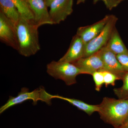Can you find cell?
<instances>
[{
	"label": "cell",
	"mask_w": 128,
	"mask_h": 128,
	"mask_svg": "<svg viewBox=\"0 0 128 128\" xmlns=\"http://www.w3.org/2000/svg\"><path fill=\"white\" fill-rule=\"evenodd\" d=\"M86 0H77L76 4L77 5L80 4L82 3H84L86 2Z\"/></svg>",
	"instance_id": "603a6c76"
},
{
	"label": "cell",
	"mask_w": 128,
	"mask_h": 128,
	"mask_svg": "<svg viewBox=\"0 0 128 128\" xmlns=\"http://www.w3.org/2000/svg\"><path fill=\"white\" fill-rule=\"evenodd\" d=\"M106 46L116 55L128 53V50L116 27L113 30Z\"/></svg>",
	"instance_id": "4fadbf2b"
},
{
	"label": "cell",
	"mask_w": 128,
	"mask_h": 128,
	"mask_svg": "<svg viewBox=\"0 0 128 128\" xmlns=\"http://www.w3.org/2000/svg\"><path fill=\"white\" fill-rule=\"evenodd\" d=\"M86 44L76 34L73 37L67 52L59 61L73 63L83 58Z\"/></svg>",
	"instance_id": "7c38bea8"
},
{
	"label": "cell",
	"mask_w": 128,
	"mask_h": 128,
	"mask_svg": "<svg viewBox=\"0 0 128 128\" xmlns=\"http://www.w3.org/2000/svg\"><path fill=\"white\" fill-rule=\"evenodd\" d=\"M52 98H59L66 101L77 108L79 110L84 112L89 116H90L95 112H98L99 109L98 105H91L78 99L65 97L58 95H52Z\"/></svg>",
	"instance_id": "9a60e30c"
},
{
	"label": "cell",
	"mask_w": 128,
	"mask_h": 128,
	"mask_svg": "<svg viewBox=\"0 0 128 128\" xmlns=\"http://www.w3.org/2000/svg\"><path fill=\"white\" fill-rule=\"evenodd\" d=\"M80 70L83 74L92 75L103 68L102 49L86 57H83L72 63Z\"/></svg>",
	"instance_id": "9c48e42d"
},
{
	"label": "cell",
	"mask_w": 128,
	"mask_h": 128,
	"mask_svg": "<svg viewBox=\"0 0 128 128\" xmlns=\"http://www.w3.org/2000/svg\"><path fill=\"white\" fill-rule=\"evenodd\" d=\"M100 1H102L104 2L107 9L112 10L118 6L122 0H93V3L96 4Z\"/></svg>",
	"instance_id": "ffe728a7"
},
{
	"label": "cell",
	"mask_w": 128,
	"mask_h": 128,
	"mask_svg": "<svg viewBox=\"0 0 128 128\" xmlns=\"http://www.w3.org/2000/svg\"><path fill=\"white\" fill-rule=\"evenodd\" d=\"M122 80L123 84L121 87L115 88L113 91L114 94L119 99H128V72H126Z\"/></svg>",
	"instance_id": "e0dca14e"
},
{
	"label": "cell",
	"mask_w": 128,
	"mask_h": 128,
	"mask_svg": "<svg viewBox=\"0 0 128 128\" xmlns=\"http://www.w3.org/2000/svg\"><path fill=\"white\" fill-rule=\"evenodd\" d=\"M11 0L16 6L22 17L29 20L33 21V16L27 0Z\"/></svg>",
	"instance_id": "2e32d148"
},
{
	"label": "cell",
	"mask_w": 128,
	"mask_h": 128,
	"mask_svg": "<svg viewBox=\"0 0 128 128\" xmlns=\"http://www.w3.org/2000/svg\"><path fill=\"white\" fill-rule=\"evenodd\" d=\"M92 76L95 82V89L96 91L99 92L100 90L102 85L104 84L103 73L102 71H97L93 73Z\"/></svg>",
	"instance_id": "ac0fdd59"
},
{
	"label": "cell",
	"mask_w": 128,
	"mask_h": 128,
	"mask_svg": "<svg viewBox=\"0 0 128 128\" xmlns=\"http://www.w3.org/2000/svg\"><path fill=\"white\" fill-rule=\"evenodd\" d=\"M55 0H44L45 3L48 7H50L51 3Z\"/></svg>",
	"instance_id": "7402d4cb"
},
{
	"label": "cell",
	"mask_w": 128,
	"mask_h": 128,
	"mask_svg": "<svg viewBox=\"0 0 128 128\" xmlns=\"http://www.w3.org/2000/svg\"><path fill=\"white\" fill-rule=\"evenodd\" d=\"M123 0H122V1H123Z\"/></svg>",
	"instance_id": "484cf974"
},
{
	"label": "cell",
	"mask_w": 128,
	"mask_h": 128,
	"mask_svg": "<svg viewBox=\"0 0 128 128\" xmlns=\"http://www.w3.org/2000/svg\"><path fill=\"white\" fill-rule=\"evenodd\" d=\"M0 12L16 26L20 15L11 0H0Z\"/></svg>",
	"instance_id": "5bb4252c"
},
{
	"label": "cell",
	"mask_w": 128,
	"mask_h": 128,
	"mask_svg": "<svg viewBox=\"0 0 128 128\" xmlns=\"http://www.w3.org/2000/svg\"><path fill=\"white\" fill-rule=\"evenodd\" d=\"M110 16V15H106L100 21L92 25L78 28L76 34L86 44L100 33L107 23Z\"/></svg>",
	"instance_id": "8fae6325"
},
{
	"label": "cell",
	"mask_w": 128,
	"mask_h": 128,
	"mask_svg": "<svg viewBox=\"0 0 128 128\" xmlns=\"http://www.w3.org/2000/svg\"><path fill=\"white\" fill-rule=\"evenodd\" d=\"M123 126H125V127H127V128H128V116L127 119H126V121H125V122H124V123L123 125Z\"/></svg>",
	"instance_id": "cb8c5ba5"
},
{
	"label": "cell",
	"mask_w": 128,
	"mask_h": 128,
	"mask_svg": "<svg viewBox=\"0 0 128 128\" xmlns=\"http://www.w3.org/2000/svg\"><path fill=\"white\" fill-rule=\"evenodd\" d=\"M98 106L101 119L114 128L123 125L128 116V99L105 97Z\"/></svg>",
	"instance_id": "7a4b0ae2"
},
{
	"label": "cell",
	"mask_w": 128,
	"mask_h": 128,
	"mask_svg": "<svg viewBox=\"0 0 128 128\" xmlns=\"http://www.w3.org/2000/svg\"><path fill=\"white\" fill-rule=\"evenodd\" d=\"M127 128V127H125V126H123V125H122V126H120V127H118V128Z\"/></svg>",
	"instance_id": "d4e9b609"
},
{
	"label": "cell",
	"mask_w": 128,
	"mask_h": 128,
	"mask_svg": "<svg viewBox=\"0 0 128 128\" xmlns=\"http://www.w3.org/2000/svg\"><path fill=\"white\" fill-rule=\"evenodd\" d=\"M0 40L7 46L18 50L16 26L0 12Z\"/></svg>",
	"instance_id": "8992f818"
},
{
	"label": "cell",
	"mask_w": 128,
	"mask_h": 128,
	"mask_svg": "<svg viewBox=\"0 0 128 128\" xmlns=\"http://www.w3.org/2000/svg\"><path fill=\"white\" fill-rule=\"evenodd\" d=\"M103 68L99 71H106L116 75L122 80L126 72L117 58L116 55L105 46L102 49Z\"/></svg>",
	"instance_id": "30bf717a"
},
{
	"label": "cell",
	"mask_w": 128,
	"mask_h": 128,
	"mask_svg": "<svg viewBox=\"0 0 128 128\" xmlns=\"http://www.w3.org/2000/svg\"><path fill=\"white\" fill-rule=\"evenodd\" d=\"M47 72L56 80L64 81L68 86L76 83V77L83 74L77 66L68 62L53 60L48 64L46 67Z\"/></svg>",
	"instance_id": "277c9868"
},
{
	"label": "cell",
	"mask_w": 128,
	"mask_h": 128,
	"mask_svg": "<svg viewBox=\"0 0 128 128\" xmlns=\"http://www.w3.org/2000/svg\"><path fill=\"white\" fill-rule=\"evenodd\" d=\"M74 0H55L50 6L49 13L53 24L64 21L73 12Z\"/></svg>",
	"instance_id": "52a82bcc"
},
{
	"label": "cell",
	"mask_w": 128,
	"mask_h": 128,
	"mask_svg": "<svg viewBox=\"0 0 128 128\" xmlns=\"http://www.w3.org/2000/svg\"><path fill=\"white\" fill-rule=\"evenodd\" d=\"M33 16V22L38 27L46 24L53 25L44 0H27Z\"/></svg>",
	"instance_id": "ba28073f"
},
{
	"label": "cell",
	"mask_w": 128,
	"mask_h": 128,
	"mask_svg": "<svg viewBox=\"0 0 128 128\" xmlns=\"http://www.w3.org/2000/svg\"><path fill=\"white\" fill-rule=\"evenodd\" d=\"M117 58L124 71L128 72V53L116 55Z\"/></svg>",
	"instance_id": "44dd1931"
},
{
	"label": "cell",
	"mask_w": 128,
	"mask_h": 128,
	"mask_svg": "<svg viewBox=\"0 0 128 128\" xmlns=\"http://www.w3.org/2000/svg\"><path fill=\"white\" fill-rule=\"evenodd\" d=\"M52 99V95L47 92L42 86H40L32 92L29 91L27 88H23L21 89V91L18 92L17 96H9L7 102L0 108V114H2L12 106L22 103L28 100H32L34 105H36L38 101L39 100L44 102L48 105H50Z\"/></svg>",
	"instance_id": "3957f363"
},
{
	"label": "cell",
	"mask_w": 128,
	"mask_h": 128,
	"mask_svg": "<svg viewBox=\"0 0 128 128\" xmlns=\"http://www.w3.org/2000/svg\"><path fill=\"white\" fill-rule=\"evenodd\" d=\"M104 77V84L106 87H107L109 85L114 86L115 82L117 80H120L117 76L111 72L102 70Z\"/></svg>",
	"instance_id": "d6986e66"
},
{
	"label": "cell",
	"mask_w": 128,
	"mask_h": 128,
	"mask_svg": "<svg viewBox=\"0 0 128 128\" xmlns=\"http://www.w3.org/2000/svg\"><path fill=\"white\" fill-rule=\"evenodd\" d=\"M118 18L114 15H110L109 20L100 34L95 38L86 44L83 57H86L96 52L105 47L112 34L116 23Z\"/></svg>",
	"instance_id": "5b68a950"
},
{
	"label": "cell",
	"mask_w": 128,
	"mask_h": 128,
	"mask_svg": "<svg viewBox=\"0 0 128 128\" xmlns=\"http://www.w3.org/2000/svg\"><path fill=\"white\" fill-rule=\"evenodd\" d=\"M38 28L32 21L20 16L16 25V31L18 45L17 51L21 55L30 57L40 50Z\"/></svg>",
	"instance_id": "6da1fadb"
}]
</instances>
